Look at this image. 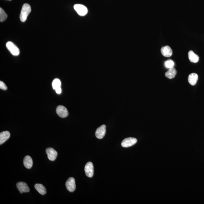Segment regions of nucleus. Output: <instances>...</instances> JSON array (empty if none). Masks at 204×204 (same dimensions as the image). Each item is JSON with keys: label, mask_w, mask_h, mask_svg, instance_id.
Masks as SVG:
<instances>
[{"label": "nucleus", "mask_w": 204, "mask_h": 204, "mask_svg": "<svg viewBox=\"0 0 204 204\" xmlns=\"http://www.w3.org/2000/svg\"><path fill=\"white\" fill-rule=\"evenodd\" d=\"M31 11V8L30 5L28 4H24L21 9L20 15V19L21 22H25Z\"/></svg>", "instance_id": "f257e3e1"}, {"label": "nucleus", "mask_w": 204, "mask_h": 204, "mask_svg": "<svg viewBox=\"0 0 204 204\" xmlns=\"http://www.w3.org/2000/svg\"><path fill=\"white\" fill-rule=\"evenodd\" d=\"M6 47L10 52L11 54L14 56H17L19 55L20 50L19 48L14 44L12 42L9 41L6 44Z\"/></svg>", "instance_id": "f03ea898"}, {"label": "nucleus", "mask_w": 204, "mask_h": 204, "mask_svg": "<svg viewBox=\"0 0 204 204\" xmlns=\"http://www.w3.org/2000/svg\"><path fill=\"white\" fill-rule=\"evenodd\" d=\"M74 9L79 15L84 16L87 14V8L83 5L76 4L74 6Z\"/></svg>", "instance_id": "7ed1b4c3"}, {"label": "nucleus", "mask_w": 204, "mask_h": 204, "mask_svg": "<svg viewBox=\"0 0 204 204\" xmlns=\"http://www.w3.org/2000/svg\"><path fill=\"white\" fill-rule=\"evenodd\" d=\"M66 188L70 192L75 191L76 189L75 180L74 178L70 177L67 180L66 183Z\"/></svg>", "instance_id": "20e7f679"}, {"label": "nucleus", "mask_w": 204, "mask_h": 204, "mask_svg": "<svg viewBox=\"0 0 204 204\" xmlns=\"http://www.w3.org/2000/svg\"><path fill=\"white\" fill-rule=\"evenodd\" d=\"M136 138L130 137L125 138L121 143V146L124 148H129L133 146L137 142Z\"/></svg>", "instance_id": "39448f33"}, {"label": "nucleus", "mask_w": 204, "mask_h": 204, "mask_svg": "<svg viewBox=\"0 0 204 204\" xmlns=\"http://www.w3.org/2000/svg\"><path fill=\"white\" fill-rule=\"evenodd\" d=\"M56 112L58 115L62 118H64L68 116V112L66 107L63 106H59L57 107Z\"/></svg>", "instance_id": "423d86ee"}, {"label": "nucleus", "mask_w": 204, "mask_h": 204, "mask_svg": "<svg viewBox=\"0 0 204 204\" xmlns=\"http://www.w3.org/2000/svg\"><path fill=\"white\" fill-rule=\"evenodd\" d=\"M84 170L86 176L92 178L94 174V167L93 163L91 162H88L85 166Z\"/></svg>", "instance_id": "0eeeda50"}, {"label": "nucleus", "mask_w": 204, "mask_h": 204, "mask_svg": "<svg viewBox=\"0 0 204 204\" xmlns=\"http://www.w3.org/2000/svg\"><path fill=\"white\" fill-rule=\"evenodd\" d=\"M18 190L21 194L30 191V188L27 183L24 182H19L16 184Z\"/></svg>", "instance_id": "6e6552de"}, {"label": "nucleus", "mask_w": 204, "mask_h": 204, "mask_svg": "<svg viewBox=\"0 0 204 204\" xmlns=\"http://www.w3.org/2000/svg\"><path fill=\"white\" fill-rule=\"evenodd\" d=\"M46 152L48 156V158L50 161H55L58 156V153L54 149L52 148H48L46 150Z\"/></svg>", "instance_id": "1a4fd4ad"}, {"label": "nucleus", "mask_w": 204, "mask_h": 204, "mask_svg": "<svg viewBox=\"0 0 204 204\" xmlns=\"http://www.w3.org/2000/svg\"><path fill=\"white\" fill-rule=\"evenodd\" d=\"M106 133V126L102 125L97 129L95 133L96 137L98 138L101 139L105 136Z\"/></svg>", "instance_id": "9d476101"}, {"label": "nucleus", "mask_w": 204, "mask_h": 204, "mask_svg": "<svg viewBox=\"0 0 204 204\" xmlns=\"http://www.w3.org/2000/svg\"><path fill=\"white\" fill-rule=\"evenodd\" d=\"M161 52L163 56L169 57L172 55V50L171 47L169 46H165L161 48Z\"/></svg>", "instance_id": "9b49d317"}, {"label": "nucleus", "mask_w": 204, "mask_h": 204, "mask_svg": "<svg viewBox=\"0 0 204 204\" xmlns=\"http://www.w3.org/2000/svg\"><path fill=\"white\" fill-rule=\"evenodd\" d=\"M10 134L9 131L2 132L0 133V144L1 145L5 142L10 137Z\"/></svg>", "instance_id": "f8f14e48"}, {"label": "nucleus", "mask_w": 204, "mask_h": 204, "mask_svg": "<svg viewBox=\"0 0 204 204\" xmlns=\"http://www.w3.org/2000/svg\"><path fill=\"white\" fill-rule=\"evenodd\" d=\"M198 79V76L196 73H192L189 75L188 81L191 85H195Z\"/></svg>", "instance_id": "ddd939ff"}, {"label": "nucleus", "mask_w": 204, "mask_h": 204, "mask_svg": "<svg viewBox=\"0 0 204 204\" xmlns=\"http://www.w3.org/2000/svg\"><path fill=\"white\" fill-rule=\"evenodd\" d=\"M23 163L24 166L26 168L28 169L31 168L33 164L32 158L29 156H25L24 159Z\"/></svg>", "instance_id": "4468645a"}, {"label": "nucleus", "mask_w": 204, "mask_h": 204, "mask_svg": "<svg viewBox=\"0 0 204 204\" xmlns=\"http://www.w3.org/2000/svg\"><path fill=\"white\" fill-rule=\"evenodd\" d=\"M188 58L189 60L192 63H197L199 60V57L196 54H195L194 52L191 51H190L188 53Z\"/></svg>", "instance_id": "2eb2a0df"}, {"label": "nucleus", "mask_w": 204, "mask_h": 204, "mask_svg": "<svg viewBox=\"0 0 204 204\" xmlns=\"http://www.w3.org/2000/svg\"><path fill=\"white\" fill-rule=\"evenodd\" d=\"M177 73V71L174 67L170 68L165 73V76L169 79H172L175 77Z\"/></svg>", "instance_id": "dca6fc26"}, {"label": "nucleus", "mask_w": 204, "mask_h": 204, "mask_svg": "<svg viewBox=\"0 0 204 204\" xmlns=\"http://www.w3.org/2000/svg\"><path fill=\"white\" fill-rule=\"evenodd\" d=\"M35 189L39 193L42 195H44L47 193L45 187L42 184H37L35 185Z\"/></svg>", "instance_id": "f3484780"}, {"label": "nucleus", "mask_w": 204, "mask_h": 204, "mask_svg": "<svg viewBox=\"0 0 204 204\" xmlns=\"http://www.w3.org/2000/svg\"><path fill=\"white\" fill-rule=\"evenodd\" d=\"M61 82L59 79H55L52 82V87L55 90L57 88L61 87Z\"/></svg>", "instance_id": "a211bd4d"}, {"label": "nucleus", "mask_w": 204, "mask_h": 204, "mask_svg": "<svg viewBox=\"0 0 204 204\" xmlns=\"http://www.w3.org/2000/svg\"><path fill=\"white\" fill-rule=\"evenodd\" d=\"M7 17V15L2 8H0V21L4 22Z\"/></svg>", "instance_id": "6ab92c4d"}, {"label": "nucleus", "mask_w": 204, "mask_h": 204, "mask_svg": "<svg viewBox=\"0 0 204 204\" xmlns=\"http://www.w3.org/2000/svg\"><path fill=\"white\" fill-rule=\"evenodd\" d=\"M174 65V62L171 60H167L165 63V66L166 68H168L173 67Z\"/></svg>", "instance_id": "aec40b11"}, {"label": "nucleus", "mask_w": 204, "mask_h": 204, "mask_svg": "<svg viewBox=\"0 0 204 204\" xmlns=\"http://www.w3.org/2000/svg\"><path fill=\"white\" fill-rule=\"evenodd\" d=\"M0 89L4 90H6L7 89V86L4 82L2 81H0Z\"/></svg>", "instance_id": "412c9836"}, {"label": "nucleus", "mask_w": 204, "mask_h": 204, "mask_svg": "<svg viewBox=\"0 0 204 204\" xmlns=\"http://www.w3.org/2000/svg\"><path fill=\"white\" fill-rule=\"evenodd\" d=\"M55 91L57 94H61L62 92V89L61 87H60L58 88H57L56 90H55Z\"/></svg>", "instance_id": "4be33fe9"}, {"label": "nucleus", "mask_w": 204, "mask_h": 204, "mask_svg": "<svg viewBox=\"0 0 204 204\" xmlns=\"http://www.w3.org/2000/svg\"><path fill=\"white\" fill-rule=\"evenodd\" d=\"M9 1H11V0H9Z\"/></svg>", "instance_id": "5701e85b"}]
</instances>
